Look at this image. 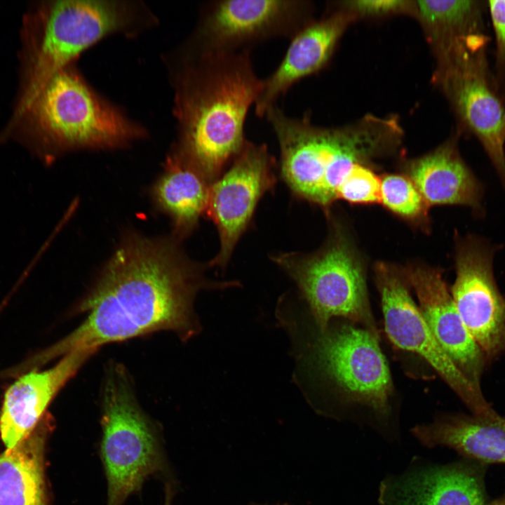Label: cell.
Listing matches in <instances>:
<instances>
[{
	"label": "cell",
	"instance_id": "cell-1",
	"mask_svg": "<svg viewBox=\"0 0 505 505\" xmlns=\"http://www.w3.org/2000/svg\"><path fill=\"white\" fill-rule=\"evenodd\" d=\"M177 241L126 235L81 304L85 321L39 355L37 363L160 330L191 335L192 300L206 281Z\"/></svg>",
	"mask_w": 505,
	"mask_h": 505
},
{
	"label": "cell",
	"instance_id": "cell-2",
	"mask_svg": "<svg viewBox=\"0 0 505 505\" xmlns=\"http://www.w3.org/2000/svg\"><path fill=\"white\" fill-rule=\"evenodd\" d=\"M250 52H198L180 46L168 60L177 131L173 149L210 183L248 141L245 120L262 82Z\"/></svg>",
	"mask_w": 505,
	"mask_h": 505
},
{
	"label": "cell",
	"instance_id": "cell-3",
	"mask_svg": "<svg viewBox=\"0 0 505 505\" xmlns=\"http://www.w3.org/2000/svg\"><path fill=\"white\" fill-rule=\"evenodd\" d=\"M156 22L140 1L42 2L29 18L22 86L12 124L22 118L49 81L74 64L83 51L109 36H135Z\"/></svg>",
	"mask_w": 505,
	"mask_h": 505
},
{
	"label": "cell",
	"instance_id": "cell-4",
	"mask_svg": "<svg viewBox=\"0 0 505 505\" xmlns=\"http://www.w3.org/2000/svg\"><path fill=\"white\" fill-rule=\"evenodd\" d=\"M264 117L278 143L285 182L297 197L325 210L337 200V189L354 165L375 157L391 140L381 127H318L307 118L288 115L277 104Z\"/></svg>",
	"mask_w": 505,
	"mask_h": 505
},
{
	"label": "cell",
	"instance_id": "cell-5",
	"mask_svg": "<svg viewBox=\"0 0 505 505\" xmlns=\"http://www.w3.org/2000/svg\"><path fill=\"white\" fill-rule=\"evenodd\" d=\"M28 133L43 153L128 146L146 131L97 94L72 64L56 74L15 125Z\"/></svg>",
	"mask_w": 505,
	"mask_h": 505
},
{
	"label": "cell",
	"instance_id": "cell-6",
	"mask_svg": "<svg viewBox=\"0 0 505 505\" xmlns=\"http://www.w3.org/2000/svg\"><path fill=\"white\" fill-rule=\"evenodd\" d=\"M102 461L107 483V505H123L166 462L155 426L138 405L123 369L112 366L104 386Z\"/></svg>",
	"mask_w": 505,
	"mask_h": 505
},
{
	"label": "cell",
	"instance_id": "cell-7",
	"mask_svg": "<svg viewBox=\"0 0 505 505\" xmlns=\"http://www.w3.org/2000/svg\"><path fill=\"white\" fill-rule=\"evenodd\" d=\"M271 259L295 282L321 332L332 318L343 317L377 335L363 264L342 236L314 253L281 252Z\"/></svg>",
	"mask_w": 505,
	"mask_h": 505
},
{
	"label": "cell",
	"instance_id": "cell-8",
	"mask_svg": "<svg viewBox=\"0 0 505 505\" xmlns=\"http://www.w3.org/2000/svg\"><path fill=\"white\" fill-rule=\"evenodd\" d=\"M311 6L299 0H219L203 4L182 46L198 52L251 50L269 39H291L309 23Z\"/></svg>",
	"mask_w": 505,
	"mask_h": 505
},
{
	"label": "cell",
	"instance_id": "cell-9",
	"mask_svg": "<svg viewBox=\"0 0 505 505\" xmlns=\"http://www.w3.org/2000/svg\"><path fill=\"white\" fill-rule=\"evenodd\" d=\"M485 32L456 40L447 50L446 83L465 127L480 142L505 184V107L489 71Z\"/></svg>",
	"mask_w": 505,
	"mask_h": 505
},
{
	"label": "cell",
	"instance_id": "cell-10",
	"mask_svg": "<svg viewBox=\"0 0 505 505\" xmlns=\"http://www.w3.org/2000/svg\"><path fill=\"white\" fill-rule=\"evenodd\" d=\"M312 361L349 400L386 415L393 384L377 335L342 325L321 332Z\"/></svg>",
	"mask_w": 505,
	"mask_h": 505
},
{
	"label": "cell",
	"instance_id": "cell-11",
	"mask_svg": "<svg viewBox=\"0 0 505 505\" xmlns=\"http://www.w3.org/2000/svg\"><path fill=\"white\" fill-rule=\"evenodd\" d=\"M375 273L389 339L398 347L426 360L474 415L492 412L494 410L482 391L466 378L438 344L412 298L403 272L392 265L379 263L376 264Z\"/></svg>",
	"mask_w": 505,
	"mask_h": 505
},
{
	"label": "cell",
	"instance_id": "cell-12",
	"mask_svg": "<svg viewBox=\"0 0 505 505\" xmlns=\"http://www.w3.org/2000/svg\"><path fill=\"white\" fill-rule=\"evenodd\" d=\"M276 161L264 144L247 141L228 170L210 187L205 214L217 227L220 249L210 266L224 267L258 202L272 191Z\"/></svg>",
	"mask_w": 505,
	"mask_h": 505
},
{
	"label": "cell",
	"instance_id": "cell-13",
	"mask_svg": "<svg viewBox=\"0 0 505 505\" xmlns=\"http://www.w3.org/2000/svg\"><path fill=\"white\" fill-rule=\"evenodd\" d=\"M492 264V253L483 241L473 237L462 241L451 289L462 321L486 358L505 349V299L495 284Z\"/></svg>",
	"mask_w": 505,
	"mask_h": 505
},
{
	"label": "cell",
	"instance_id": "cell-14",
	"mask_svg": "<svg viewBox=\"0 0 505 505\" xmlns=\"http://www.w3.org/2000/svg\"><path fill=\"white\" fill-rule=\"evenodd\" d=\"M403 272L416 292L422 315L438 344L480 390V378L487 358L462 321L441 272L424 265L409 266Z\"/></svg>",
	"mask_w": 505,
	"mask_h": 505
},
{
	"label": "cell",
	"instance_id": "cell-15",
	"mask_svg": "<svg viewBox=\"0 0 505 505\" xmlns=\"http://www.w3.org/2000/svg\"><path fill=\"white\" fill-rule=\"evenodd\" d=\"M95 352H71L50 368L29 371L7 388L0 412V434L7 449L36 428L53 399Z\"/></svg>",
	"mask_w": 505,
	"mask_h": 505
},
{
	"label": "cell",
	"instance_id": "cell-16",
	"mask_svg": "<svg viewBox=\"0 0 505 505\" xmlns=\"http://www.w3.org/2000/svg\"><path fill=\"white\" fill-rule=\"evenodd\" d=\"M382 505H486L482 471L457 464L430 467L384 483Z\"/></svg>",
	"mask_w": 505,
	"mask_h": 505
},
{
	"label": "cell",
	"instance_id": "cell-17",
	"mask_svg": "<svg viewBox=\"0 0 505 505\" xmlns=\"http://www.w3.org/2000/svg\"><path fill=\"white\" fill-rule=\"evenodd\" d=\"M345 21L336 15L318 22H309L290 39L278 67L267 78L254 105L257 117L277 104L295 84L320 70L330 58Z\"/></svg>",
	"mask_w": 505,
	"mask_h": 505
},
{
	"label": "cell",
	"instance_id": "cell-18",
	"mask_svg": "<svg viewBox=\"0 0 505 505\" xmlns=\"http://www.w3.org/2000/svg\"><path fill=\"white\" fill-rule=\"evenodd\" d=\"M210 183L191 163L172 149L151 196L156 207L170 219L174 238L189 236L206 213Z\"/></svg>",
	"mask_w": 505,
	"mask_h": 505
},
{
	"label": "cell",
	"instance_id": "cell-19",
	"mask_svg": "<svg viewBox=\"0 0 505 505\" xmlns=\"http://www.w3.org/2000/svg\"><path fill=\"white\" fill-rule=\"evenodd\" d=\"M428 447L443 445L485 463H505V418L488 415L447 416L413 429Z\"/></svg>",
	"mask_w": 505,
	"mask_h": 505
},
{
	"label": "cell",
	"instance_id": "cell-20",
	"mask_svg": "<svg viewBox=\"0 0 505 505\" xmlns=\"http://www.w3.org/2000/svg\"><path fill=\"white\" fill-rule=\"evenodd\" d=\"M406 176L428 206L464 205L480 209L482 187L454 146L445 145L410 163Z\"/></svg>",
	"mask_w": 505,
	"mask_h": 505
},
{
	"label": "cell",
	"instance_id": "cell-21",
	"mask_svg": "<svg viewBox=\"0 0 505 505\" xmlns=\"http://www.w3.org/2000/svg\"><path fill=\"white\" fill-rule=\"evenodd\" d=\"M52 423L46 415L29 436L0 455V505H48L45 447Z\"/></svg>",
	"mask_w": 505,
	"mask_h": 505
},
{
	"label": "cell",
	"instance_id": "cell-22",
	"mask_svg": "<svg viewBox=\"0 0 505 505\" xmlns=\"http://www.w3.org/2000/svg\"><path fill=\"white\" fill-rule=\"evenodd\" d=\"M423 19L447 36V44L473 34L485 32V5L478 1H419Z\"/></svg>",
	"mask_w": 505,
	"mask_h": 505
},
{
	"label": "cell",
	"instance_id": "cell-23",
	"mask_svg": "<svg viewBox=\"0 0 505 505\" xmlns=\"http://www.w3.org/2000/svg\"><path fill=\"white\" fill-rule=\"evenodd\" d=\"M380 202L405 220L419 222L426 218L429 206L406 175L390 174L382 178Z\"/></svg>",
	"mask_w": 505,
	"mask_h": 505
},
{
	"label": "cell",
	"instance_id": "cell-24",
	"mask_svg": "<svg viewBox=\"0 0 505 505\" xmlns=\"http://www.w3.org/2000/svg\"><path fill=\"white\" fill-rule=\"evenodd\" d=\"M382 179L363 163H356L339 185L337 199L354 204L381 201Z\"/></svg>",
	"mask_w": 505,
	"mask_h": 505
},
{
	"label": "cell",
	"instance_id": "cell-25",
	"mask_svg": "<svg viewBox=\"0 0 505 505\" xmlns=\"http://www.w3.org/2000/svg\"><path fill=\"white\" fill-rule=\"evenodd\" d=\"M496 43V70L494 82L497 90L505 91V0L487 1Z\"/></svg>",
	"mask_w": 505,
	"mask_h": 505
},
{
	"label": "cell",
	"instance_id": "cell-26",
	"mask_svg": "<svg viewBox=\"0 0 505 505\" xmlns=\"http://www.w3.org/2000/svg\"><path fill=\"white\" fill-rule=\"evenodd\" d=\"M408 1L398 0H364L347 2L349 8L363 14H385L404 9Z\"/></svg>",
	"mask_w": 505,
	"mask_h": 505
},
{
	"label": "cell",
	"instance_id": "cell-27",
	"mask_svg": "<svg viewBox=\"0 0 505 505\" xmlns=\"http://www.w3.org/2000/svg\"><path fill=\"white\" fill-rule=\"evenodd\" d=\"M175 486L173 482L167 481L166 483L163 505H172L175 494Z\"/></svg>",
	"mask_w": 505,
	"mask_h": 505
},
{
	"label": "cell",
	"instance_id": "cell-28",
	"mask_svg": "<svg viewBox=\"0 0 505 505\" xmlns=\"http://www.w3.org/2000/svg\"><path fill=\"white\" fill-rule=\"evenodd\" d=\"M487 505H505V494H504L499 499H496Z\"/></svg>",
	"mask_w": 505,
	"mask_h": 505
},
{
	"label": "cell",
	"instance_id": "cell-29",
	"mask_svg": "<svg viewBox=\"0 0 505 505\" xmlns=\"http://www.w3.org/2000/svg\"><path fill=\"white\" fill-rule=\"evenodd\" d=\"M250 505H267V504H252ZM275 505H287V504H275Z\"/></svg>",
	"mask_w": 505,
	"mask_h": 505
}]
</instances>
